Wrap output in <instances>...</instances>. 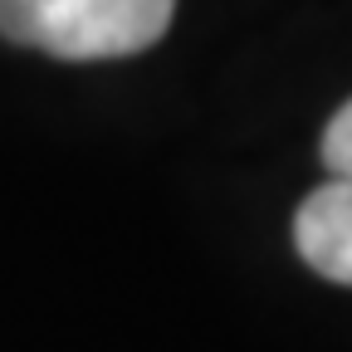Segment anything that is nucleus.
<instances>
[{
    "instance_id": "nucleus-1",
    "label": "nucleus",
    "mask_w": 352,
    "mask_h": 352,
    "mask_svg": "<svg viewBox=\"0 0 352 352\" xmlns=\"http://www.w3.org/2000/svg\"><path fill=\"white\" fill-rule=\"evenodd\" d=\"M176 0H0V34L54 59H127L166 34Z\"/></svg>"
},
{
    "instance_id": "nucleus-2",
    "label": "nucleus",
    "mask_w": 352,
    "mask_h": 352,
    "mask_svg": "<svg viewBox=\"0 0 352 352\" xmlns=\"http://www.w3.org/2000/svg\"><path fill=\"white\" fill-rule=\"evenodd\" d=\"M294 245L314 274L352 289V182H328L298 206Z\"/></svg>"
},
{
    "instance_id": "nucleus-3",
    "label": "nucleus",
    "mask_w": 352,
    "mask_h": 352,
    "mask_svg": "<svg viewBox=\"0 0 352 352\" xmlns=\"http://www.w3.org/2000/svg\"><path fill=\"white\" fill-rule=\"evenodd\" d=\"M318 152H323V166L333 171V182H352V98L323 127V147Z\"/></svg>"
}]
</instances>
